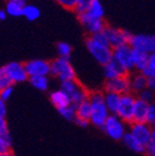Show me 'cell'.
<instances>
[{"label":"cell","mask_w":155,"mask_h":156,"mask_svg":"<svg viewBox=\"0 0 155 156\" xmlns=\"http://www.w3.org/2000/svg\"><path fill=\"white\" fill-rule=\"evenodd\" d=\"M86 47L93 58L101 65H106L113 60V48L103 32L90 35L86 39Z\"/></svg>","instance_id":"cell-1"},{"label":"cell","mask_w":155,"mask_h":156,"mask_svg":"<svg viewBox=\"0 0 155 156\" xmlns=\"http://www.w3.org/2000/svg\"><path fill=\"white\" fill-rule=\"evenodd\" d=\"M89 101L92 106L90 124L102 129L111 115L104 102V93L102 91H92L89 93Z\"/></svg>","instance_id":"cell-2"},{"label":"cell","mask_w":155,"mask_h":156,"mask_svg":"<svg viewBox=\"0 0 155 156\" xmlns=\"http://www.w3.org/2000/svg\"><path fill=\"white\" fill-rule=\"evenodd\" d=\"M51 75L62 83L76 79V72L70 60L56 58L51 61Z\"/></svg>","instance_id":"cell-3"},{"label":"cell","mask_w":155,"mask_h":156,"mask_svg":"<svg viewBox=\"0 0 155 156\" xmlns=\"http://www.w3.org/2000/svg\"><path fill=\"white\" fill-rule=\"evenodd\" d=\"M61 89L70 97L72 103L75 105L89 99V93L76 79L64 81L61 85Z\"/></svg>","instance_id":"cell-4"},{"label":"cell","mask_w":155,"mask_h":156,"mask_svg":"<svg viewBox=\"0 0 155 156\" xmlns=\"http://www.w3.org/2000/svg\"><path fill=\"white\" fill-rule=\"evenodd\" d=\"M0 74L7 76L10 80L12 81V83H24L27 79H29L24 64L20 63V62H9V63L5 64L0 68Z\"/></svg>","instance_id":"cell-5"},{"label":"cell","mask_w":155,"mask_h":156,"mask_svg":"<svg viewBox=\"0 0 155 156\" xmlns=\"http://www.w3.org/2000/svg\"><path fill=\"white\" fill-rule=\"evenodd\" d=\"M101 130L105 132L107 136L113 140H123L124 136L126 134V127L125 122L119 118L117 115L111 114L107 118L106 122Z\"/></svg>","instance_id":"cell-6"},{"label":"cell","mask_w":155,"mask_h":156,"mask_svg":"<svg viewBox=\"0 0 155 156\" xmlns=\"http://www.w3.org/2000/svg\"><path fill=\"white\" fill-rule=\"evenodd\" d=\"M137 98L132 93H126L121 95V104H119L117 116L123 120L125 124H132L133 122V112H135V104Z\"/></svg>","instance_id":"cell-7"},{"label":"cell","mask_w":155,"mask_h":156,"mask_svg":"<svg viewBox=\"0 0 155 156\" xmlns=\"http://www.w3.org/2000/svg\"><path fill=\"white\" fill-rule=\"evenodd\" d=\"M113 60L119 63L127 73L135 69L133 65V49L129 44L113 49Z\"/></svg>","instance_id":"cell-8"},{"label":"cell","mask_w":155,"mask_h":156,"mask_svg":"<svg viewBox=\"0 0 155 156\" xmlns=\"http://www.w3.org/2000/svg\"><path fill=\"white\" fill-rule=\"evenodd\" d=\"M106 36L107 40H109L110 46L113 49L117 48V47L124 46V44H129L130 38L132 34L125 30V29L121 28H115V27L106 26V28L103 32Z\"/></svg>","instance_id":"cell-9"},{"label":"cell","mask_w":155,"mask_h":156,"mask_svg":"<svg viewBox=\"0 0 155 156\" xmlns=\"http://www.w3.org/2000/svg\"><path fill=\"white\" fill-rule=\"evenodd\" d=\"M24 66L29 78L38 77V76L48 77V75H51V62L42 58L28 60L24 63Z\"/></svg>","instance_id":"cell-10"},{"label":"cell","mask_w":155,"mask_h":156,"mask_svg":"<svg viewBox=\"0 0 155 156\" xmlns=\"http://www.w3.org/2000/svg\"><path fill=\"white\" fill-rule=\"evenodd\" d=\"M78 20H79V22L82 25V27L88 32L89 36L90 35H95L104 32V29L106 28L104 20L92 17L87 12L78 14Z\"/></svg>","instance_id":"cell-11"},{"label":"cell","mask_w":155,"mask_h":156,"mask_svg":"<svg viewBox=\"0 0 155 156\" xmlns=\"http://www.w3.org/2000/svg\"><path fill=\"white\" fill-rule=\"evenodd\" d=\"M129 46L132 49H140L152 54L155 52V36L143 34L132 35L129 41Z\"/></svg>","instance_id":"cell-12"},{"label":"cell","mask_w":155,"mask_h":156,"mask_svg":"<svg viewBox=\"0 0 155 156\" xmlns=\"http://www.w3.org/2000/svg\"><path fill=\"white\" fill-rule=\"evenodd\" d=\"M105 91L107 92H114L123 95L131 92L130 76L125 75L114 79H110L105 81Z\"/></svg>","instance_id":"cell-13"},{"label":"cell","mask_w":155,"mask_h":156,"mask_svg":"<svg viewBox=\"0 0 155 156\" xmlns=\"http://www.w3.org/2000/svg\"><path fill=\"white\" fill-rule=\"evenodd\" d=\"M130 132L144 147H146L152 138V127L146 122H132Z\"/></svg>","instance_id":"cell-14"},{"label":"cell","mask_w":155,"mask_h":156,"mask_svg":"<svg viewBox=\"0 0 155 156\" xmlns=\"http://www.w3.org/2000/svg\"><path fill=\"white\" fill-rule=\"evenodd\" d=\"M103 74H104V77L106 78V80L128 75V73L123 68V66L119 63H117L115 60H112L110 63L104 65V67H103Z\"/></svg>","instance_id":"cell-15"},{"label":"cell","mask_w":155,"mask_h":156,"mask_svg":"<svg viewBox=\"0 0 155 156\" xmlns=\"http://www.w3.org/2000/svg\"><path fill=\"white\" fill-rule=\"evenodd\" d=\"M150 53L140 50V49H133V65H135V69L142 73L149 65L150 62Z\"/></svg>","instance_id":"cell-16"},{"label":"cell","mask_w":155,"mask_h":156,"mask_svg":"<svg viewBox=\"0 0 155 156\" xmlns=\"http://www.w3.org/2000/svg\"><path fill=\"white\" fill-rule=\"evenodd\" d=\"M149 107H150L149 103L137 98L136 104H135V112H133V122H146Z\"/></svg>","instance_id":"cell-17"},{"label":"cell","mask_w":155,"mask_h":156,"mask_svg":"<svg viewBox=\"0 0 155 156\" xmlns=\"http://www.w3.org/2000/svg\"><path fill=\"white\" fill-rule=\"evenodd\" d=\"M50 101L51 103L56 107V110H61V108H64V107L68 106V105L73 104L72 101H70V97L64 92L62 89H59L56 90L50 94Z\"/></svg>","instance_id":"cell-18"},{"label":"cell","mask_w":155,"mask_h":156,"mask_svg":"<svg viewBox=\"0 0 155 156\" xmlns=\"http://www.w3.org/2000/svg\"><path fill=\"white\" fill-rule=\"evenodd\" d=\"M121 95L118 93H114V92H104V102L106 105L107 110L111 114L116 115L118 112L119 108V104H121Z\"/></svg>","instance_id":"cell-19"},{"label":"cell","mask_w":155,"mask_h":156,"mask_svg":"<svg viewBox=\"0 0 155 156\" xmlns=\"http://www.w3.org/2000/svg\"><path fill=\"white\" fill-rule=\"evenodd\" d=\"M130 85L131 91L139 94L143 90L148 89V77H146L142 73L135 74L130 77Z\"/></svg>","instance_id":"cell-20"},{"label":"cell","mask_w":155,"mask_h":156,"mask_svg":"<svg viewBox=\"0 0 155 156\" xmlns=\"http://www.w3.org/2000/svg\"><path fill=\"white\" fill-rule=\"evenodd\" d=\"M25 0H12V1H8L5 5V11L8 15L10 16H23V10H24Z\"/></svg>","instance_id":"cell-21"},{"label":"cell","mask_w":155,"mask_h":156,"mask_svg":"<svg viewBox=\"0 0 155 156\" xmlns=\"http://www.w3.org/2000/svg\"><path fill=\"white\" fill-rule=\"evenodd\" d=\"M123 142H124V144L132 152H136V153H140V154L146 153V147H144L129 131L126 132V134L124 136Z\"/></svg>","instance_id":"cell-22"},{"label":"cell","mask_w":155,"mask_h":156,"mask_svg":"<svg viewBox=\"0 0 155 156\" xmlns=\"http://www.w3.org/2000/svg\"><path fill=\"white\" fill-rule=\"evenodd\" d=\"M76 113H77V118L86 119L90 122V117H91V113H92V106L89 99L76 105Z\"/></svg>","instance_id":"cell-23"},{"label":"cell","mask_w":155,"mask_h":156,"mask_svg":"<svg viewBox=\"0 0 155 156\" xmlns=\"http://www.w3.org/2000/svg\"><path fill=\"white\" fill-rule=\"evenodd\" d=\"M29 83L39 91H46L49 88V79L45 76H38V77H31L28 79Z\"/></svg>","instance_id":"cell-24"},{"label":"cell","mask_w":155,"mask_h":156,"mask_svg":"<svg viewBox=\"0 0 155 156\" xmlns=\"http://www.w3.org/2000/svg\"><path fill=\"white\" fill-rule=\"evenodd\" d=\"M87 13L89 15H91L92 17L103 20V16H104V8H103L102 3L100 2V0H93V2H92L91 7L89 8Z\"/></svg>","instance_id":"cell-25"},{"label":"cell","mask_w":155,"mask_h":156,"mask_svg":"<svg viewBox=\"0 0 155 156\" xmlns=\"http://www.w3.org/2000/svg\"><path fill=\"white\" fill-rule=\"evenodd\" d=\"M59 114L63 117L64 119L68 120V122H75L76 118H77V113H76V105L75 104H70L68 106L64 107V108H61L58 111Z\"/></svg>","instance_id":"cell-26"},{"label":"cell","mask_w":155,"mask_h":156,"mask_svg":"<svg viewBox=\"0 0 155 156\" xmlns=\"http://www.w3.org/2000/svg\"><path fill=\"white\" fill-rule=\"evenodd\" d=\"M23 16L27 19L28 21H36L40 16V10L36 5H26L23 10Z\"/></svg>","instance_id":"cell-27"},{"label":"cell","mask_w":155,"mask_h":156,"mask_svg":"<svg viewBox=\"0 0 155 156\" xmlns=\"http://www.w3.org/2000/svg\"><path fill=\"white\" fill-rule=\"evenodd\" d=\"M72 47L70 44L65 41H60L56 44V52L59 54V58H66V60H70V54H72Z\"/></svg>","instance_id":"cell-28"},{"label":"cell","mask_w":155,"mask_h":156,"mask_svg":"<svg viewBox=\"0 0 155 156\" xmlns=\"http://www.w3.org/2000/svg\"><path fill=\"white\" fill-rule=\"evenodd\" d=\"M12 145V139H11V134L10 132H3L0 133V154L10 152Z\"/></svg>","instance_id":"cell-29"},{"label":"cell","mask_w":155,"mask_h":156,"mask_svg":"<svg viewBox=\"0 0 155 156\" xmlns=\"http://www.w3.org/2000/svg\"><path fill=\"white\" fill-rule=\"evenodd\" d=\"M93 0H77L75 8V12L77 14H81V13L88 12L89 8L91 7Z\"/></svg>","instance_id":"cell-30"},{"label":"cell","mask_w":155,"mask_h":156,"mask_svg":"<svg viewBox=\"0 0 155 156\" xmlns=\"http://www.w3.org/2000/svg\"><path fill=\"white\" fill-rule=\"evenodd\" d=\"M142 74L148 78L155 77V52L150 55L149 65H148V67L142 72Z\"/></svg>","instance_id":"cell-31"},{"label":"cell","mask_w":155,"mask_h":156,"mask_svg":"<svg viewBox=\"0 0 155 156\" xmlns=\"http://www.w3.org/2000/svg\"><path fill=\"white\" fill-rule=\"evenodd\" d=\"M146 154L148 156H155V126L152 127V138L146 147Z\"/></svg>","instance_id":"cell-32"},{"label":"cell","mask_w":155,"mask_h":156,"mask_svg":"<svg viewBox=\"0 0 155 156\" xmlns=\"http://www.w3.org/2000/svg\"><path fill=\"white\" fill-rule=\"evenodd\" d=\"M138 98L141 99V100L146 101V103L149 104H152L153 103V99H154V92L149 89H146V90H143L142 92H140L138 94Z\"/></svg>","instance_id":"cell-33"},{"label":"cell","mask_w":155,"mask_h":156,"mask_svg":"<svg viewBox=\"0 0 155 156\" xmlns=\"http://www.w3.org/2000/svg\"><path fill=\"white\" fill-rule=\"evenodd\" d=\"M146 124H149L151 127L155 126V104L152 103L149 107L148 116H146Z\"/></svg>","instance_id":"cell-34"},{"label":"cell","mask_w":155,"mask_h":156,"mask_svg":"<svg viewBox=\"0 0 155 156\" xmlns=\"http://www.w3.org/2000/svg\"><path fill=\"white\" fill-rule=\"evenodd\" d=\"M56 2L66 10H74L75 11L77 0H56Z\"/></svg>","instance_id":"cell-35"},{"label":"cell","mask_w":155,"mask_h":156,"mask_svg":"<svg viewBox=\"0 0 155 156\" xmlns=\"http://www.w3.org/2000/svg\"><path fill=\"white\" fill-rule=\"evenodd\" d=\"M13 94V87H8L5 89H1L0 90V101H3V102H7L10 98L12 97Z\"/></svg>","instance_id":"cell-36"},{"label":"cell","mask_w":155,"mask_h":156,"mask_svg":"<svg viewBox=\"0 0 155 156\" xmlns=\"http://www.w3.org/2000/svg\"><path fill=\"white\" fill-rule=\"evenodd\" d=\"M12 85H13L12 81L10 80L7 76H5L3 74H0V90L5 89V88L11 87Z\"/></svg>","instance_id":"cell-37"},{"label":"cell","mask_w":155,"mask_h":156,"mask_svg":"<svg viewBox=\"0 0 155 156\" xmlns=\"http://www.w3.org/2000/svg\"><path fill=\"white\" fill-rule=\"evenodd\" d=\"M5 116H7V104L3 101H0V118L5 119Z\"/></svg>","instance_id":"cell-38"},{"label":"cell","mask_w":155,"mask_h":156,"mask_svg":"<svg viewBox=\"0 0 155 156\" xmlns=\"http://www.w3.org/2000/svg\"><path fill=\"white\" fill-rule=\"evenodd\" d=\"M75 122H76V125H77L78 127H81V128H86V127H88V126H89V124H90L89 120L80 119V118H76Z\"/></svg>","instance_id":"cell-39"},{"label":"cell","mask_w":155,"mask_h":156,"mask_svg":"<svg viewBox=\"0 0 155 156\" xmlns=\"http://www.w3.org/2000/svg\"><path fill=\"white\" fill-rule=\"evenodd\" d=\"M8 131H9V129H8L7 120L0 118V133H3V132H8Z\"/></svg>","instance_id":"cell-40"},{"label":"cell","mask_w":155,"mask_h":156,"mask_svg":"<svg viewBox=\"0 0 155 156\" xmlns=\"http://www.w3.org/2000/svg\"><path fill=\"white\" fill-rule=\"evenodd\" d=\"M148 89L153 92L155 91V77L148 78Z\"/></svg>","instance_id":"cell-41"},{"label":"cell","mask_w":155,"mask_h":156,"mask_svg":"<svg viewBox=\"0 0 155 156\" xmlns=\"http://www.w3.org/2000/svg\"><path fill=\"white\" fill-rule=\"evenodd\" d=\"M7 11H5V9H3V10H1L0 11V20L1 21H5V19H7Z\"/></svg>","instance_id":"cell-42"},{"label":"cell","mask_w":155,"mask_h":156,"mask_svg":"<svg viewBox=\"0 0 155 156\" xmlns=\"http://www.w3.org/2000/svg\"><path fill=\"white\" fill-rule=\"evenodd\" d=\"M0 156H15V155L13 153H11V152H7V153L0 154Z\"/></svg>","instance_id":"cell-43"},{"label":"cell","mask_w":155,"mask_h":156,"mask_svg":"<svg viewBox=\"0 0 155 156\" xmlns=\"http://www.w3.org/2000/svg\"><path fill=\"white\" fill-rule=\"evenodd\" d=\"M8 1H12V0H8Z\"/></svg>","instance_id":"cell-44"}]
</instances>
